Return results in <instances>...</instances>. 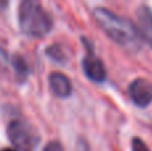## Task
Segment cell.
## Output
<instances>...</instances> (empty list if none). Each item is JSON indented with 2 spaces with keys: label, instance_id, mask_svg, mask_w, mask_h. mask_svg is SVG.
<instances>
[{
  "label": "cell",
  "instance_id": "obj_11",
  "mask_svg": "<svg viewBox=\"0 0 152 151\" xmlns=\"http://www.w3.org/2000/svg\"><path fill=\"white\" fill-rule=\"evenodd\" d=\"M1 151H16V150H13V149H3Z\"/></svg>",
  "mask_w": 152,
  "mask_h": 151
},
{
  "label": "cell",
  "instance_id": "obj_2",
  "mask_svg": "<svg viewBox=\"0 0 152 151\" xmlns=\"http://www.w3.org/2000/svg\"><path fill=\"white\" fill-rule=\"evenodd\" d=\"M19 26L28 36L42 37L51 31L52 19L40 0H23L19 7Z\"/></svg>",
  "mask_w": 152,
  "mask_h": 151
},
{
  "label": "cell",
  "instance_id": "obj_5",
  "mask_svg": "<svg viewBox=\"0 0 152 151\" xmlns=\"http://www.w3.org/2000/svg\"><path fill=\"white\" fill-rule=\"evenodd\" d=\"M83 70L84 74L87 75L88 79H91L95 83H102L105 80L107 71L100 59H97L94 55H87L83 60Z\"/></svg>",
  "mask_w": 152,
  "mask_h": 151
},
{
  "label": "cell",
  "instance_id": "obj_8",
  "mask_svg": "<svg viewBox=\"0 0 152 151\" xmlns=\"http://www.w3.org/2000/svg\"><path fill=\"white\" fill-rule=\"evenodd\" d=\"M132 151H150V149L139 138H134L132 139Z\"/></svg>",
  "mask_w": 152,
  "mask_h": 151
},
{
  "label": "cell",
  "instance_id": "obj_9",
  "mask_svg": "<svg viewBox=\"0 0 152 151\" xmlns=\"http://www.w3.org/2000/svg\"><path fill=\"white\" fill-rule=\"evenodd\" d=\"M43 151H64V149H63V146H61L60 142L52 141V142H50V143L45 144V147H44Z\"/></svg>",
  "mask_w": 152,
  "mask_h": 151
},
{
  "label": "cell",
  "instance_id": "obj_4",
  "mask_svg": "<svg viewBox=\"0 0 152 151\" xmlns=\"http://www.w3.org/2000/svg\"><path fill=\"white\" fill-rule=\"evenodd\" d=\"M131 100L139 107H147L152 103V83L147 79L137 78L128 86Z\"/></svg>",
  "mask_w": 152,
  "mask_h": 151
},
{
  "label": "cell",
  "instance_id": "obj_6",
  "mask_svg": "<svg viewBox=\"0 0 152 151\" xmlns=\"http://www.w3.org/2000/svg\"><path fill=\"white\" fill-rule=\"evenodd\" d=\"M137 29L139 35L145 40L148 45L152 48V12L148 7L143 5L137 10Z\"/></svg>",
  "mask_w": 152,
  "mask_h": 151
},
{
  "label": "cell",
  "instance_id": "obj_7",
  "mask_svg": "<svg viewBox=\"0 0 152 151\" xmlns=\"http://www.w3.org/2000/svg\"><path fill=\"white\" fill-rule=\"evenodd\" d=\"M50 87L52 92L59 98H68L72 92L71 80L61 72H52L50 75Z\"/></svg>",
  "mask_w": 152,
  "mask_h": 151
},
{
  "label": "cell",
  "instance_id": "obj_1",
  "mask_svg": "<svg viewBox=\"0 0 152 151\" xmlns=\"http://www.w3.org/2000/svg\"><path fill=\"white\" fill-rule=\"evenodd\" d=\"M94 16L97 26L116 44L126 48H134L139 44V29L131 20L103 7L95 8Z\"/></svg>",
  "mask_w": 152,
  "mask_h": 151
},
{
  "label": "cell",
  "instance_id": "obj_3",
  "mask_svg": "<svg viewBox=\"0 0 152 151\" xmlns=\"http://www.w3.org/2000/svg\"><path fill=\"white\" fill-rule=\"evenodd\" d=\"M8 136L15 147L23 151H31L35 144V138L28 125L20 120H13L8 126Z\"/></svg>",
  "mask_w": 152,
  "mask_h": 151
},
{
  "label": "cell",
  "instance_id": "obj_10",
  "mask_svg": "<svg viewBox=\"0 0 152 151\" xmlns=\"http://www.w3.org/2000/svg\"><path fill=\"white\" fill-rule=\"evenodd\" d=\"M8 3V0H0V7H5Z\"/></svg>",
  "mask_w": 152,
  "mask_h": 151
}]
</instances>
